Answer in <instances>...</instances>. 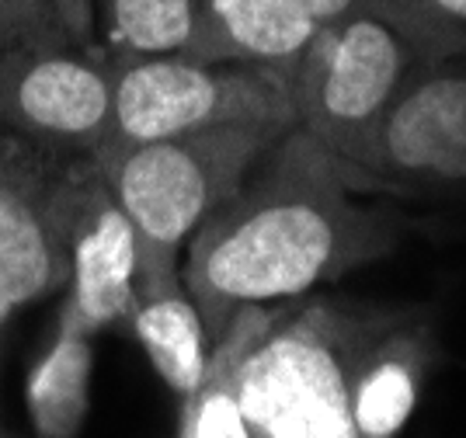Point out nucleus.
<instances>
[{
	"label": "nucleus",
	"instance_id": "f257e3e1",
	"mask_svg": "<svg viewBox=\"0 0 466 438\" xmlns=\"http://www.w3.org/2000/svg\"><path fill=\"white\" fill-rule=\"evenodd\" d=\"M359 168L289 129L248 181L195 229L181 279L216 344L237 313L296 303L320 282L387 258L397 223L366 206Z\"/></svg>",
	"mask_w": 466,
	"mask_h": 438
},
{
	"label": "nucleus",
	"instance_id": "f03ea898",
	"mask_svg": "<svg viewBox=\"0 0 466 438\" xmlns=\"http://www.w3.org/2000/svg\"><path fill=\"white\" fill-rule=\"evenodd\" d=\"M466 38L463 25L372 0L328 25L292 66L296 122L341 160H355L414 74Z\"/></svg>",
	"mask_w": 466,
	"mask_h": 438
},
{
	"label": "nucleus",
	"instance_id": "7ed1b4c3",
	"mask_svg": "<svg viewBox=\"0 0 466 438\" xmlns=\"http://www.w3.org/2000/svg\"><path fill=\"white\" fill-rule=\"evenodd\" d=\"M286 133L289 126H219L154 143H105L91 153L137 229V296L181 279V254L195 229Z\"/></svg>",
	"mask_w": 466,
	"mask_h": 438
},
{
	"label": "nucleus",
	"instance_id": "20e7f679",
	"mask_svg": "<svg viewBox=\"0 0 466 438\" xmlns=\"http://www.w3.org/2000/svg\"><path fill=\"white\" fill-rule=\"evenodd\" d=\"M351 310L254 306L233 390L254 438H355L349 403Z\"/></svg>",
	"mask_w": 466,
	"mask_h": 438
},
{
	"label": "nucleus",
	"instance_id": "39448f33",
	"mask_svg": "<svg viewBox=\"0 0 466 438\" xmlns=\"http://www.w3.org/2000/svg\"><path fill=\"white\" fill-rule=\"evenodd\" d=\"M108 143H154L219 126H299L289 76L195 56H112Z\"/></svg>",
	"mask_w": 466,
	"mask_h": 438
},
{
	"label": "nucleus",
	"instance_id": "423d86ee",
	"mask_svg": "<svg viewBox=\"0 0 466 438\" xmlns=\"http://www.w3.org/2000/svg\"><path fill=\"white\" fill-rule=\"evenodd\" d=\"M0 129L63 157L112 136V59L101 46L39 38L0 53Z\"/></svg>",
	"mask_w": 466,
	"mask_h": 438
},
{
	"label": "nucleus",
	"instance_id": "0eeeda50",
	"mask_svg": "<svg viewBox=\"0 0 466 438\" xmlns=\"http://www.w3.org/2000/svg\"><path fill=\"white\" fill-rule=\"evenodd\" d=\"M351 168L370 191H466V38L414 74Z\"/></svg>",
	"mask_w": 466,
	"mask_h": 438
},
{
	"label": "nucleus",
	"instance_id": "6e6552de",
	"mask_svg": "<svg viewBox=\"0 0 466 438\" xmlns=\"http://www.w3.org/2000/svg\"><path fill=\"white\" fill-rule=\"evenodd\" d=\"M56 223L66 268L59 321L87 334L129 321L137 306V229L91 157H66L56 185Z\"/></svg>",
	"mask_w": 466,
	"mask_h": 438
},
{
	"label": "nucleus",
	"instance_id": "1a4fd4ad",
	"mask_svg": "<svg viewBox=\"0 0 466 438\" xmlns=\"http://www.w3.org/2000/svg\"><path fill=\"white\" fill-rule=\"evenodd\" d=\"M66 157L0 129V327L63 289L56 185Z\"/></svg>",
	"mask_w": 466,
	"mask_h": 438
},
{
	"label": "nucleus",
	"instance_id": "9d476101",
	"mask_svg": "<svg viewBox=\"0 0 466 438\" xmlns=\"http://www.w3.org/2000/svg\"><path fill=\"white\" fill-rule=\"evenodd\" d=\"M431 369L421 313H355L349 334V403L355 438H393L408 424Z\"/></svg>",
	"mask_w": 466,
	"mask_h": 438
},
{
	"label": "nucleus",
	"instance_id": "9b49d317",
	"mask_svg": "<svg viewBox=\"0 0 466 438\" xmlns=\"http://www.w3.org/2000/svg\"><path fill=\"white\" fill-rule=\"evenodd\" d=\"M362 4L372 0H206L188 56L251 63L289 76L313 38Z\"/></svg>",
	"mask_w": 466,
	"mask_h": 438
},
{
	"label": "nucleus",
	"instance_id": "f8f14e48",
	"mask_svg": "<svg viewBox=\"0 0 466 438\" xmlns=\"http://www.w3.org/2000/svg\"><path fill=\"white\" fill-rule=\"evenodd\" d=\"M129 324H133L143 355L157 369V376L181 401L195 397V390L206 380L213 344L206 338L202 313L195 306L192 292L185 289V279L154 289V292H139Z\"/></svg>",
	"mask_w": 466,
	"mask_h": 438
},
{
	"label": "nucleus",
	"instance_id": "ddd939ff",
	"mask_svg": "<svg viewBox=\"0 0 466 438\" xmlns=\"http://www.w3.org/2000/svg\"><path fill=\"white\" fill-rule=\"evenodd\" d=\"M95 334L59 321L56 338L28 376V414L42 438H74L91 401Z\"/></svg>",
	"mask_w": 466,
	"mask_h": 438
},
{
	"label": "nucleus",
	"instance_id": "4468645a",
	"mask_svg": "<svg viewBox=\"0 0 466 438\" xmlns=\"http://www.w3.org/2000/svg\"><path fill=\"white\" fill-rule=\"evenodd\" d=\"M206 0H95L97 46L112 56H188Z\"/></svg>",
	"mask_w": 466,
	"mask_h": 438
},
{
	"label": "nucleus",
	"instance_id": "2eb2a0df",
	"mask_svg": "<svg viewBox=\"0 0 466 438\" xmlns=\"http://www.w3.org/2000/svg\"><path fill=\"white\" fill-rule=\"evenodd\" d=\"M251 327V310L237 313L227 334L213 344V355L206 365V380L185 401V435L181 438H254L248 418L240 411L237 390H233V365L244 348Z\"/></svg>",
	"mask_w": 466,
	"mask_h": 438
},
{
	"label": "nucleus",
	"instance_id": "dca6fc26",
	"mask_svg": "<svg viewBox=\"0 0 466 438\" xmlns=\"http://www.w3.org/2000/svg\"><path fill=\"white\" fill-rule=\"evenodd\" d=\"M39 38H70L53 0H0V53Z\"/></svg>",
	"mask_w": 466,
	"mask_h": 438
},
{
	"label": "nucleus",
	"instance_id": "f3484780",
	"mask_svg": "<svg viewBox=\"0 0 466 438\" xmlns=\"http://www.w3.org/2000/svg\"><path fill=\"white\" fill-rule=\"evenodd\" d=\"M63 18L66 36L77 46H97V28H95V0H53Z\"/></svg>",
	"mask_w": 466,
	"mask_h": 438
},
{
	"label": "nucleus",
	"instance_id": "a211bd4d",
	"mask_svg": "<svg viewBox=\"0 0 466 438\" xmlns=\"http://www.w3.org/2000/svg\"><path fill=\"white\" fill-rule=\"evenodd\" d=\"M397 4H404L418 15H431V18L466 28V0H397Z\"/></svg>",
	"mask_w": 466,
	"mask_h": 438
}]
</instances>
